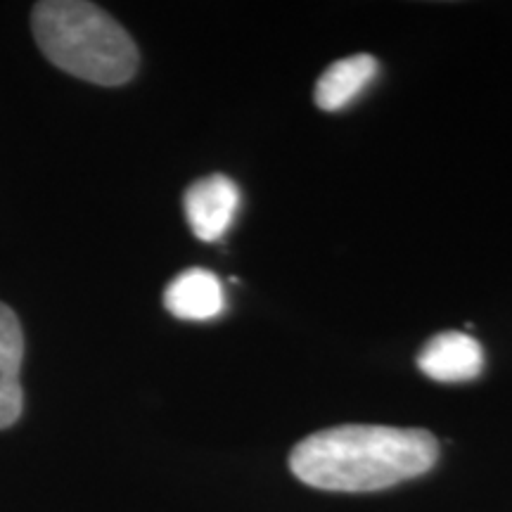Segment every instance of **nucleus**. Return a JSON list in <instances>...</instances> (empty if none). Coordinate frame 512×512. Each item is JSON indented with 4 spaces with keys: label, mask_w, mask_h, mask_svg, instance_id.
<instances>
[{
    "label": "nucleus",
    "mask_w": 512,
    "mask_h": 512,
    "mask_svg": "<svg viewBox=\"0 0 512 512\" xmlns=\"http://www.w3.org/2000/svg\"><path fill=\"white\" fill-rule=\"evenodd\" d=\"M439 441L427 430L387 425H339L299 441L290 470L320 491L366 494L430 472Z\"/></svg>",
    "instance_id": "f257e3e1"
},
{
    "label": "nucleus",
    "mask_w": 512,
    "mask_h": 512,
    "mask_svg": "<svg viewBox=\"0 0 512 512\" xmlns=\"http://www.w3.org/2000/svg\"><path fill=\"white\" fill-rule=\"evenodd\" d=\"M31 31L62 72L98 86H124L138 72V48L114 17L83 0H46L31 15Z\"/></svg>",
    "instance_id": "f03ea898"
},
{
    "label": "nucleus",
    "mask_w": 512,
    "mask_h": 512,
    "mask_svg": "<svg viewBox=\"0 0 512 512\" xmlns=\"http://www.w3.org/2000/svg\"><path fill=\"white\" fill-rule=\"evenodd\" d=\"M185 219L195 238L216 242L233 226L240 207V190L228 176L214 174L200 178L185 190Z\"/></svg>",
    "instance_id": "7ed1b4c3"
},
{
    "label": "nucleus",
    "mask_w": 512,
    "mask_h": 512,
    "mask_svg": "<svg viewBox=\"0 0 512 512\" xmlns=\"http://www.w3.org/2000/svg\"><path fill=\"white\" fill-rule=\"evenodd\" d=\"M418 368L437 382H470L482 375L484 349L467 332L448 330L434 335L418 356Z\"/></svg>",
    "instance_id": "20e7f679"
},
{
    "label": "nucleus",
    "mask_w": 512,
    "mask_h": 512,
    "mask_svg": "<svg viewBox=\"0 0 512 512\" xmlns=\"http://www.w3.org/2000/svg\"><path fill=\"white\" fill-rule=\"evenodd\" d=\"M164 306L181 320H209L226 309L223 287L211 271L188 268L171 280L164 292Z\"/></svg>",
    "instance_id": "39448f33"
},
{
    "label": "nucleus",
    "mask_w": 512,
    "mask_h": 512,
    "mask_svg": "<svg viewBox=\"0 0 512 512\" xmlns=\"http://www.w3.org/2000/svg\"><path fill=\"white\" fill-rule=\"evenodd\" d=\"M24 358L22 325L15 311L0 302V430L15 425L22 415L24 396L19 370Z\"/></svg>",
    "instance_id": "423d86ee"
},
{
    "label": "nucleus",
    "mask_w": 512,
    "mask_h": 512,
    "mask_svg": "<svg viewBox=\"0 0 512 512\" xmlns=\"http://www.w3.org/2000/svg\"><path fill=\"white\" fill-rule=\"evenodd\" d=\"M377 74V60L373 55H351L332 62L316 83V105L325 112H337L354 102L370 86Z\"/></svg>",
    "instance_id": "0eeeda50"
}]
</instances>
